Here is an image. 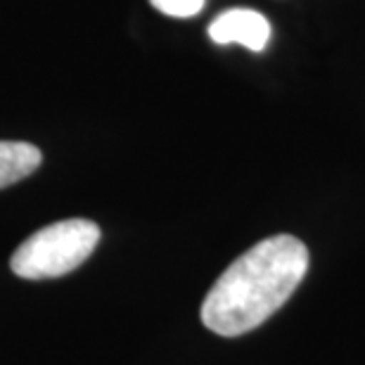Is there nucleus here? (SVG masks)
<instances>
[{"instance_id": "nucleus-3", "label": "nucleus", "mask_w": 365, "mask_h": 365, "mask_svg": "<svg viewBox=\"0 0 365 365\" xmlns=\"http://www.w3.org/2000/svg\"><path fill=\"white\" fill-rule=\"evenodd\" d=\"M209 38L218 46L240 43L252 53H261L271 41V21L261 12L250 10V7H232V10L221 12L211 21Z\"/></svg>"}, {"instance_id": "nucleus-5", "label": "nucleus", "mask_w": 365, "mask_h": 365, "mask_svg": "<svg viewBox=\"0 0 365 365\" xmlns=\"http://www.w3.org/2000/svg\"><path fill=\"white\" fill-rule=\"evenodd\" d=\"M150 3L162 14H169V17L176 19H187L200 14L207 0H150Z\"/></svg>"}, {"instance_id": "nucleus-1", "label": "nucleus", "mask_w": 365, "mask_h": 365, "mask_svg": "<svg viewBox=\"0 0 365 365\" xmlns=\"http://www.w3.org/2000/svg\"><path fill=\"white\" fill-rule=\"evenodd\" d=\"M309 271V250L294 235L254 245L225 268L202 304V323L221 337H240L266 323Z\"/></svg>"}, {"instance_id": "nucleus-4", "label": "nucleus", "mask_w": 365, "mask_h": 365, "mask_svg": "<svg viewBox=\"0 0 365 365\" xmlns=\"http://www.w3.org/2000/svg\"><path fill=\"white\" fill-rule=\"evenodd\" d=\"M41 150L31 143L0 140V190L31 176L41 166Z\"/></svg>"}, {"instance_id": "nucleus-2", "label": "nucleus", "mask_w": 365, "mask_h": 365, "mask_svg": "<svg viewBox=\"0 0 365 365\" xmlns=\"http://www.w3.org/2000/svg\"><path fill=\"white\" fill-rule=\"evenodd\" d=\"M100 242L98 223L69 218L36 230L12 254L10 268L24 280H50L76 271Z\"/></svg>"}]
</instances>
